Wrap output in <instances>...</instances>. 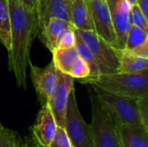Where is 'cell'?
<instances>
[{"label": "cell", "instance_id": "1", "mask_svg": "<svg viewBox=\"0 0 148 147\" xmlns=\"http://www.w3.org/2000/svg\"><path fill=\"white\" fill-rule=\"evenodd\" d=\"M10 15V49L8 69L15 75L18 88H27V68L30 49L38 36V12L27 9L20 0H9Z\"/></svg>", "mask_w": 148, "mask_h": 147}, {"label": "cell", "instance_id": "2", "mask_svg": "<svg viewBox=\"0 0 148 147\" xmlns=\"http://www.w3.org/2000/svg\"><path fill=\"white\" fill-rule=\"evenodd\" d=\"M81 82L133 99L138 100L148 96L147 70L140 73L116 72L112 74H99L94 77L82 79Z\"/></svg>", "mask_w": 148, "mask_h": 147}, {"label": "cell", "instance_id": "3", "mask_svg": "<svg viewBox=\"0 0 148 147\" xmlns=\"http://www.w3.org/2000/svg\"><path fill=\"white\" fill-rule=\"evenodd\" d=\"M88 94L92 111L89 125L92 147H121L116 122L99 102L92 88L88 89Z\"/></svg>", "mask_w": 148, "mask_h": 147}, {"label": "cell", "instance_id": "4", "mask_svg": "<svg viewBox=\"0 0 148 147\" xmlns=\"http://www.w3.org/2000/svg\"><path fill=\"white\" fill-rule=\"evenodd\" d=\"M97 100L117 124L143 126L139 115L137 99L118 95L91 86Z\"/></svg>", "mask_w": 148, "mask_h": 147}, {"label": "cell", "instance_id": "5", "mask_svg": "<svg viewBox=\"0 0 148 147\" xmlns=\"http://www.w3.org/2000/svg\"><path fill=\"white\" fill-rule=\"evenodd\" d=\"M75 31L93 54L99 67L100 74H112L118 72L121 49L108 42L94 30L75 29Z\"/></svg>", "mask_w": 148, "mask_h": 147}, {"label": "cell", "instance_id": "6", "mask_svg": "<svg viewBox=\"0 0 148 147\" xmlns=\"http://www.w3.org/2000/svg\"><path fill=\"white\" fill-rule=\"evenodd\" d=\"M64 130L73 147H92L90 126L84 121L79 111L75 88L69 96Z\"/></svg>", "mask_w": 148, "mask_h": 147}, {"label": "cell", "instance_id": "7", "mask_svg": "<svg viewBox=\"0 0 148 147\" xmlns=\"http://www.w3.org/2000/svg\"><path fill=\"white\" fill-rule=\"evenodd\" d=\"M74 88V78L56 69V82L49 101L57 126L64 128L68 100Z\"/></svg>", "mask_w": 148, "mask_h": 147}, {"label": "cell", "instance_id": "8", "mask_svg": "<svg viewBox=\"0 0 148 147\" xmlns=\"http://www.w3.org/2000/svg\"><path fill=\"white\" fill-rule=\"evenodd\" d=\"M93 24L94 30L108 42L117 47L115 32L112 24L109 5L107 0H86ZM119 49V48H118Z\"/></svg>", "mask_w": 148, "mask_h": 147}, {"label": "cell", "instance_id": "9", "mask_svg": "<svg viewBox=\"0 0 148 147\" xmlns=\"http://www.w3.org/2000/svg\"><path fill=\"white\" fill-rule=\"evenodd\" d=\"M30 67V78L36 90L37 98L42 106L49 103L51 94L56 82V68L53 62L46 67L40 68L29 63Z\"/></svg>", "mask_w": 148, "mask_h": 147}, {"label": "cell", "instance_id": "10", "mask_svg": "<svg viewBox=\"0 0 148 147\" xmlns=\"http://www.w3.org/2000/svg\"><path fill=\"white\" fill-rule=\"evenodd\" d=\"M109 5L112 24L115 32L117 47L124 49L131 28L129 13L131 4L127 0H107Z\"/></svg>", "mask_w": 148, "mask_h": 147}, {"label": "cell", "instance_id": "11", "mask_svg": "<svg viewBox=\"0 0 148 147\" xmlns=\"http://www.w3.org/2000/svg\"><path fill=\"white\" fill-rule=\"evenodd\" d=\"M57 125L49 104L42 106L30 132L40 146L49 147L56 132Z\"/></svg>", "mask_w": 148, "mask_h": 147}, {"label": "cell", "instance_id": "12", "mask_svg": "<svg viewBox=\"0 0 148 147\" xmlns=\"http://www.w3.org/2000/svg\"><path fill=\"white\" fill-rule=\"evenodd\" d=\"M70 0H40L38 7L39 30L50 18H59L70 22Z\"/></svg>", "mask_w": 148, "mask_h": 147}, {"label": "cell", "instance_id": "13", "mask_svg": "<svg viewBox=\"0 0 148 147\" xmlns=\"http://www.w3.org/2000/svg\"><path fill=\"white\" fill-rule=\"evenodd\" d=\"M71 28H74V26L69 21L59 18H50L39 30V38L52 53L57 48L58 41L62 34L66 29Z\"/></svg>", "mask_w": 148, "mask_h": 147}, {"label": "cell", "instance_id": "14", "mask_svg": "<svg viewBox=\"0 0 148 147\" xmlns=\"http://www.w3.org/2000/svg\"><path fill=\"white\" fill-rule=\"evenodd\" d=\"M121 147H148V130L143 126L117 124Z\"/></svg>", "mask_w": 148, "mask_h": 147}, {"label": "cell", "instance_id": "15", "mask_svg": "<svg viewBox=\"0 0 148 147\" xmlns=\"http://www.w3.org/2000/svg\"><path fill=\"white\" fill-rule=\"evenodd\" d=\"M70 23L75 29L94 30L92 17L86 0H73L71 2Z\"/></svg>", "mask_w": 148, "mask_h": 147}, {"label": "cell", "instance_id": "16", "mask_svg": "<svg viewBox=\"0 0 148 147\" xmlns=\"http://www.w3.org/2000/svg\"><path fill=\"white\" fill-rule=\"evenodd\" d=\"M118 72L140 73L148 68V56L140 55L127 49H120Z\"/></svg>", "mask_w": 148, "mask_h": 147}, {"label": "cell", "instance_id": "17", "mask_svg": "<svg viewBox=\"0 0 148 147\" xmlns=\"http://www.w3.org/2000/svg\"><path fill=\"white\" fill-rule=\"evenodd\" d=\"M125 49L137 55L148 56V32L132 25L127 34Z\"/></svg>", "mask_w": 148, "mask_h": 147}, {"label": "cell", "instance_id": "18", "mask_svg": "<svg viewBox=\"0 0 148 147\" xmlns=\"http://www.w3.org/2000/svg\"><path fill=\"white\" fill-rule=\"evenodd\" d=\"M53 62L57 70L69 75L73 64L80 56L75 46L66 49H56L53 52Z\"/></svg>", "mask_w": 148, "mask_h": 147}, {"label": "cell", "instance_id": "19", "mask_svg": "<svg viewBox=\"0 0 148 147\" xmlns=\"http://www.w3.org/2000/svg\"><path fill=\"white\" fill-rule=\"evenodd\" d=\"M0 42L7 51L10 49V15L9 0H0Z\"/></svg>", "mask_w": 148, "mask_h": 147}, {"label": "cell", "instance_id": "20", "mask_svg": "<svg viewBox=\"0 0 148 147\" xmlns=\"http://www.w3.org/2000/svg\"><path fill=\"white\" fill-rule=\"evenodd\" d=\"M75 48L77 49V52L79 55L88 64L90 68V75L88 77H94L100 74L99 67L97 65V62L91 53L90 49L88 48V46L85 44V42L82 41V39L80 37L78 33L75 31Z\"/></svg>", "mask_w": 148, "mask_h": 147}, {"label": "cell", "instance_id": "21", "mask_svg": "<svg viewBox=\"0 0 148 147\" xmlns=\"http://www.w3.org/2000/svg\"><path fill=\"white\" fill-rule=\"evenodd\" d=\"M18 133L0 123V147H22Z\"/></svg>", "mask_w": 148, "mask_h": 147}, {"label": "cell", "instance_id": "22", "mask_svg": "<svg viewBox=\"0 0 148 147\" xmlns=\"http://www.w3.org/2000/svg\"><path fill=\"white\" fill-rule=\"evenodd\" d=\"M129 20L131 25L137 26L145 31L148 32V21L147 16L141 11L137 3L133 4L131 6L130 13H129Z\"/></svg>", "mask_w": 148, "mask_h": 147}, {"label": "cell", "instance_id": "23", "mask_svg": "<svg viewBox=\"0 0 148 147\" xmlns=\"http://www.w3.org/2000/svg\"><path fill=\"white\" fill-rule=\"evenodd\" d=\"M69 75L73 77L74 79H85L90 75V68L88 64L79 56L75 62L73 64Z\"/></svg>", "mask_w": 148, "mask_h": 147}, {"label": "cell", "instance_id": "24", "mask_svg": "<svg viewBox=\"0 0 148 147\" xmlns=\"http://www.w3.org/2000/svg\"><path fill=\"white\" fill-rule=\"evenodd\" d=\"M49 147H72L64 128L57 126L56 134Z\"/></svg>", "mask_w": 148, "mask_h": 147}, {"label": "cell", "instance_id": "25", "mask_svg": "<svg viewBox=\"0 0 148 147\" xmlns=\"http://www.w3.org/2000/svg\"><path fill=\"white\" fill-rule=\"evenodd\" d=\"M75 45V29H66L59 38L56 49H66Z\"/></svg>", "mask_w": 148, "mask_h": 147}, {"label": "cell", "instance_id": "26", "mask_svg": "<svg viewBox=\"0 0 148 147\" xmlns=\"http://www.w3.org/2000/svg\"><path fill=\"white\" fill-rule=\"evenodd\" d=\"M137 104L141 123L143 126L148 130V96L138 99Z\"/></svg>", "mask_w": 148, "mask_h": 147}, {"label": "cell", "instance_id": "27", "mask_svg": "<svg viewBox=\"0 0 148 147\" xmlns=\"http://www.w3.org/2000/svg\"><path fill=\"white\" fill-rule=\"evenodd\" d=\"M20 1L29 10L38 12V7H39L40 0H20Z\"/></svg>", "mask_w": 148, "mask_h": 147}, {"label": "cell", "instance_id": "28", "mask_svg": "<svg viewBox=\"0 0 148 147\" xmlns=\"http://www.w3.org/2000/svg\"><path fill=\"white\" fill-rule=\"evenodd\" d=\"M25 147H39V144L33 136V134L30 133V135L25 138V142L23 143Z\"/></svg>", "mask_w": 148, "mask_h": 147}, {"label": "cell", "instance_id": "29", "mask_svg": "<svg viewBox=\"0 0 148 147\" xmlns=\"http://www.w3.org/2000/svg\"><path fill=\"white\" fill-rule=\"evenodd\" d=\"M138 6L141 10V11L145 14V16H148V0H137Z\"/></svg>", "mask_w": 148, "mask_h": 147}, {"label": "cell", "instance_id": "30", "mask_svg": "<svg viewBox=\"0 0 148 147\" xmlns=\"http://www.w3.org/2000/svg\"><path fill=\"white\" fill-rule=\"evenodd\" d=\"M131 5H133V4H135L136 3H137V0H127Z\"/></svg>", "mask_w": 148, "mask_h": 147}, {"label": "cell", "instance_id": "31", "mask_svg": "<svg viewBox=\"0 0 148 147\" xmlns=\"http://www.w3.org/2000/svg\"><path fill=\"white\" fill-rule=\"evenodd\" d=\"M22 147H25L24 146V145H23H23H22Z\"/></svg>", "mask_w": 148, "mask_h": 147}, {"label": "cell", "instance_id": "32", "mask_svg": "<svg viewBox=\"0 0 148 147\" xmlns=\"http://www.w3.org/2000/svg\"><path fill=\"white\" fill-rule=\"evenodd\" d=\"M38 144H39V143H38ZM39 147H45V146H40V145H39Z\"/></svg>", "mask_w": 148, "mask_h": 147}, {"label": "cell", "instance_id": "33", "mask_svg": "<svg viewBox=\"0 0 148 147\" xmlns=\"http://www.w3.org/2000/svg\"><path fill=\"white\" fill-rule=\"evenodd\" d=\"M70 1H71V2H72V1H73V0H70Z\"/></svg>", "mask_w": 148, "mask_h": 147}, {"label": "cell", "instance_id": "34", "mask_svg": "<svg viewBox=\"0 0 148 147\" xmlns=\"http://www.w3.org/2000/svg\"><path fill=\"white\" fill-rule=\"evenodd\" d=\"M72 147H73V146H72Z\"/></svg>", "mask_w": 148, "mask_h": 147}]
</instances>
